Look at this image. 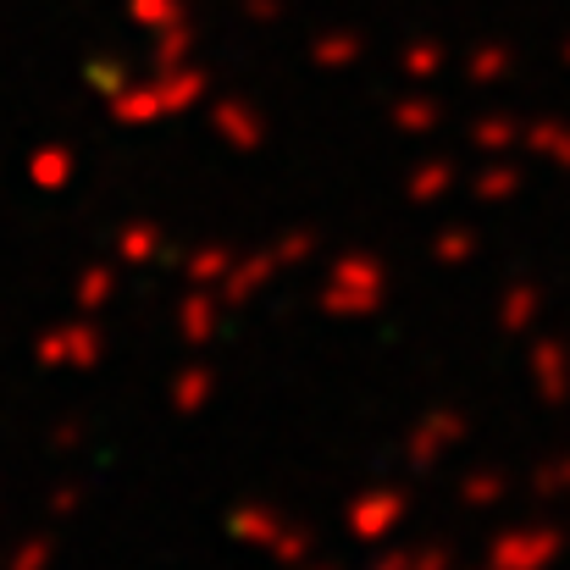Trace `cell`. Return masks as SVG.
<instances>
[{"label":"cell","instance_id":"obj_10","mask_svg":"<svg viewBox=\"0 0 570 570\" xmlns=\"http://www.w3.org/2000/svg\"><path fill=\"white\" fill-rule=\"evenodd\" d=\"M510 493V476L504 471H471L465 482H460V499L471 504V510H488V504H499Z\"/></svg>","mask_w":570,"mask_h":570},{"label":"cell","instance_id":"obj_19","mask_svg":"<svg viewBox=\"0 0 570 570\" xmlns=\"http://www.w3.org/2000/svg\"><path fill=\"white\" fill-rule=\"evenodd\" d=\"M488 570H493V566H488Z\"/></svg>","mask_w":570,"mask_h":570},{"label":"cell","instance_id":"obj_3","mask_svg":"<svg viewBox=\"0 0 570 570\" xmlns=\"http://www.w3.org/2000/svg\"><path fill=\"white\" fill-rule=\"evenodd\" d=\"M532 382L543 404H566L570 399V350L560 338H538L532 344Z\"/></svg>","mask_w":570,"mask_h":570},{"label":"cell","instance_id":"obj_4","mask_svg":"<svg viewBox=\"0 0 570 570\" xmlns=\"http://www.w3.org/2000/svg\"><path fill=\"white\" fill-rule=\"evenodd\" d=\"M460 438H465V421H460L454 410H438V415H426V421L410 432V460H415V465H438L443 449H454Z\"/></svg>","mask_w":570,"mask_h":570},{"label":"cell","instance_id":"obj_5","mask_svg":"<svg viewBox=\"0 0 570 570\" xmlns=\"http://www.w3.org/2000/svg\"><path fill=\"white\" fill-rule=\"evenodd\" d=\"M382 294V272L372 261H350L338 272V288H333V311H372Z\"/></svg>","mask_w":570,"mask_h":570},{"label":"cell","instance_id":"obj_13","mask_svg":"<svg viewBox=\"0 0 570 570\" xmlns=\"http://www.w3.org/2000/svg\"><path fill=\"white\" fill-rule=\"evenodd\" d=\"M471 255H476V233L449 227V233L438 238V261H443V266H460V261H471Z\"/></svg>","mask_w":570,"mask_h":570},{"label":"cell","instance_id":"obj_8","mask_svg":"<svg viewBox=\"0 0 570 570\" xmlns=\"http://www.w3.org/2000/svg\"><path fill=\"white\" fill-rule=\"evenodd\" d=\"M471 189H476L482 205H504V199H515V194H521V167H510L504 156H493V167H482Z\"/></svg>","mask_w":570,"mask_h":570},{"label":"cell","instance_id":"obj_17","mask_svg":"<svg viewBox=\"0 0 570 570\" xmlns=\"http://www.w3.org/2000/svg\"><path fill=\"white\" fill-rule=\"evenodd\" d=\"M410 67H415V72H421V78H426V72H432V67H438V56H432V50H415V56H410Z\"/></svg>","mask_w":570,"mask_h":570},{"label":"cell","instance_id":"obj_14","mask_svg":"<svg viewBox=\"0 0 570 570\" xmlns=\"http://www.w3.org/2000/svg\"><path fill=\"white\" fill-rule=\"evenodd\" d=\"M504 72H510V56H504V50H476V56H471V78H476V83H493V78H504Z\"/></svg>","mask_w":570,"mask_h":570},{"label":"cell","instance_id":"obj_2","mask_svg":"<svg viewBox=\"0 0 570 570\" xmlns=\"http://www.w3.org/2000/svg\"><path fill=\"white\" fill-rule=\"evenodd\" d=\"M543 288L538 283H510L504 294H499V333L504 338H532V327L543 322Z\"/></svg>","mask_w":570,"mask_h":570},{"label":"cell","instance_id":"obj_6","mask_svg":"<svg viewBox=\"0 0 570 570\" xmlns=\"http://www.w3.org/2000/svg\"><path fill=\"white\" fill-rule=\"evenodd\" d=\"M399 521H404V493H393V488L366 493V499L355 504V532H361V538H382V532H393Z\"/></svg>","mask_w":570,"mask_h":570},{"label":"cell","instance_id":"obj_18","mask_svg":"<svg viewBox=\"0 0 570 570\" xmlns=\"http://www.w3.org/2000/svg\"><path fill=\"white\" fill-rule=\"evenodd\" d=\"M566 61H570V45H566Z\"/></svg>","mask_w":570,"mask_h":570},{"label":"cell","instance_id":"obj_9","mask_svg":"<svg viewBox=\"0 0 570 570\" xmlns=\"http://www.w3.org/2000/svg\"><path fill=\"white\" fill-rule=\"evenodd\" d=\"M471 139H476V150H488V156H504L510 145H521V122L515 117H482L476 128H471Z\"/></svg>","mask_w":570,"mask_h":570},{"label":"cell","instance_id":"obj_15","mask_svg":"<svg viewBox=\"0 0 570 570\" xmlns=\"http://www.w3.org/2000/svg\"><path fill=\"white\" fill-rule=\"evenodd\" d=\"M432 122H438V106H426V100H410V106L399 111V128H404V134H426Z\"/></svg>","mask_w":570,"mask_h":570},{"label":"cell","instance_id":"obj_1","mask_svg":"<svg viewBox=\"0 0 570 570\" xmlns=\"http://www.w3.org/2000/svg\"><path fill=\"white\" fill-rule=\"evenodd\" d=\"M566 538L554 527H510L488 543V566L493 570H549L560 566Z\"/></svg>","mask_w":570,"mask_h":570},{"label":"cell","instance_id":"obj_12","mask_svg":"<svg viewBox=\"0 0 570 570\" xmlns=\"http://www.w3.org/2000/svg\"><path fill=\"white\" fill-rule=\"evenodd\" d=\"M532 493H538V499H560V493H570V454L543 460V465L532 471Z\"/></svg>","mask_w":570,"mask_h":570},{"label":"cell","instance_id":"obj_7","mask_svg":"<svg viewBox=\"0 0 570 570\" xmlns=\"http://www.w3.org/2000/svg\"><path fill=\"white\" fill-rule=\"evenodd\" d=\"M521 145H527L543 167L570 173V122H532V128H521Z\"/></svg>","mask_w":570,"mask_h":570},{"label":"cell","instance_id":"obj_16","mask_svg":"<svg viewBox=\"0 0 570 570\" xmlns=\"http://www.w3.org/2000/svg\"><path fill=\"white\" fill-rule=\"evenodd\" d=\"M382 570H449V554L432 549V554H393Z\"/></svg>","mask_w":570,"mask_h":570},{"label":"cell","instance_id":"obj_11","mask_svg":"<svg viewBox=\"0 0 570 570\" xmlns=\"http://www.w3.org/2000/svg\"><path fill=\"white\" fill-rule=\"evenodd\" d=\"M449 189H454V161H426V167L410 178V199H421V205L443 199Z\"/></svg>","mask_w":570,"mask_h":570}]
</instances>
